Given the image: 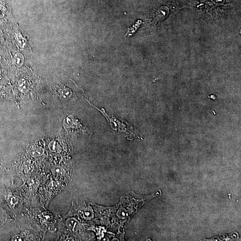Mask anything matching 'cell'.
I'll use <instances>...</instances> for the list:
<instances>
[{
    "label": "cell",
    "mask_w": 241,
    "mask_h": 241,
    "mask_svg": "<svg viewBox=\"0 0 241 241\" xmlns=\"http://www.w3.org/2000/svg\"><path fill=\"white\" fill-rule=\"evenodd\" d=\"M52 174L56 177H62L65 174V171L60 166H55L52 169Z\"/></svg>",
    "instance_id": "6da1fadb"
},
{
    "label": "cell",
    "mask_w": 241,
    "mask_h": 241,
    "mask_svg": "<svg viewBox=\"0 0 241 241\" xmlns=\"http://www.w3.org/2000/svg\"><path fill=\"white\" fill-rule=\"evenodd\" d=\"M77 224V221L75 220L74 219H69L66 222V225H67L68 228L72 230L73 231H75L76 230V227Z\"/></svg>",
    "instance_id": "3957f363"
},
{
    "label": "cell",
    "mask_w": 241,
    "mask_h": 241,
    "mask_svg": "<svg viewBox=\"0 0 241 241\" xmlns=\"http://www.w3.org/2000/svg\"><path fill=\"white\" fill-rule=\"evenodd\" d=\"M37 182L36 180H31L28 182V184H29V186L33 187L36 186H37L38 185L37 184Z\"/></svg>",
    "instance_id": "9c48e42d"
},
{
    "label": "cell",
    "mask_w": 241,
    "mask_h": 241,
    "mask_svg": "<svg viewBox=\"0 0 241 241\" xmlns=\"http://www.w3.org/2000/svg\"><path fill=\"white\" fill-rule=\"evenodd\" d=\"M49 148L50 151L53 152H59L60 151V147L56 142L52 141L49 145Z\"/></svg>",
    "instance_id": "277c9868"
},
{
    "label": "cell",
    "mask_w": 241,
    "mask_h": 241,
    "mask_svg": "<svg viewBox=\"0 0 241 241\" xmlns=\"http://www.w3.org/2000/svg\"><path fill=\"white\" fill-rule=\"evenodd\" d=\"M4 16V13L2 10H0V18H3Z\"/></svg>",
    "instance_id": "8fae6325"
},
{
    "label": "cell",
    "mask_w": 241,
    "mask_h": 241,
    "mask_svg": "<svg viewBox=\"0 0 241 241\" xmlns=\"http://www.w3.org/2000/svg\"><path fill=\"white\" fill-rule=\"evenodd\" d=\"M208 97L209 98L212 99V100H217V96H216L215 95H214V94L209 95Z\"/></svg>",
    "instance_id": "30bf717a"
},
{
    "label": "cell",
    "mask_w": 241,
    "mask_h": 241,
    "mask_svg": "<svg viewBox=\"0 0 241 241\" xmlns=\"http://www.w3.org/2000/svg\"><path fill=\"white\" fill-rule=\"evenodd\" d=\"M60 186V183L59 182L54 181H52L49 184V187L50 188L55 189L58 188Z\"/></svg>",
    "instance_id": "8992f818"
},
{
    "label": "cell",
    "mask_w": 241,
    "mask_h": 241,
    "mask_svg": "<svg viewBox=\"0 0 241 241\" xmlns=\"http://www.w3.org/2000/svg\"><path fill=\"white\" fill-rule=\"evenodd\" d=\"M12 241H23L24 240V238H23L19 235H17L12 238Z\"/></svg>",
    "instance_id": "ba28073f"
},
{
    "label": "cell",
    "mask_w": 241,
    "mask_h": 241,
    "mask_svg": "<svg viewBox=\"0 0 241 241\" xmlns=\"http://www.w3.org/2000/svg\"><path fill=\"white\" fill-rule=\"evenodd\" d=\"M10 204L12 206H14L16 204H17L18 202V199L16 197H12L10 198Z\"/></svg>",
    "instance_id": "52a82bcc"
},
{
    "label": "cell",
    "mask_w": 241,
    "mask_h": 241,
    "mask_svg": "<svg viewBox=\"0 0 241 241\" xmlns=\"http://www.w3.org/2000/svg\"><path fill=\"white\" fill-rule=\"evenodd\" d=\"M28 88L27 82L26 80H22L19 82V88L22 90L23 91V89H27Z\"/></svg>",
    "instance_id": "5b68a950"
},
{
    "label": "cell",
    "mask_w": 241,
    "mask_h": 241,
    "mask_svg": "<svg viewBox=\"0 0 241 241\" xmlns=\"http://www.w3.org/2000/svg\"><path fill=\"white\" fill-rule=\"evenodd\" d=\"M14 63L17 67H21L24 62V57L21 53L16 54L14 58Z\"/></svg>",
    "instance_id": "7a4b0ae2"
}]
</instances>
